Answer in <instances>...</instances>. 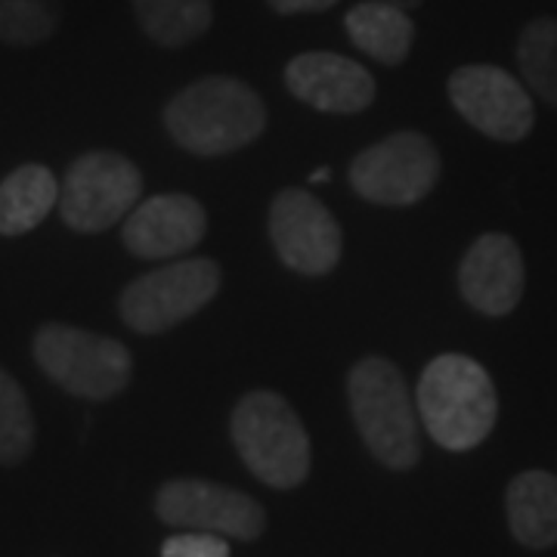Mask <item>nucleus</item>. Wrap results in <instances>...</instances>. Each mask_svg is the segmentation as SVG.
<instances>
[{
	"label": "nucleus",
	"instance_id": "obj_6",
	"mask_svg": "<svg viewBox=\"0 0 557 557\" xmlns=\"http://www.w3.org/2000/svg\"><path fill=\"white\" fill-rule=\"evenodd\" d=\"M220 292V267L211 258H186L134 278L121 292V319L139 335H159L196 317Z\"/></svg>",
	"mask_w": 557,
	"mask_h": 557
},
{
	"label": "nucleus",
	"instance_id": "obj_2",
	"mask_svg": "<svg viewBox=\"0 0 557 557\" xmlns=\"http://www.w3.org/2000/svg\"><path fill=\"white\" fill-rule=\"evenodd\" d=\"M164 127L180 149L211 159L255 143L267 127V109L248 84L214 75L168 102Z\"/></svg>",
	"mask_w": 557,
	"mask_h": 557
},
{
	"label": "nucleus",
	"instance_id": "obj_3",
	"mask_svg": "<svg viewBox=\"0 0 557 557\" xmlns=\"http://www.w3.org/2000/svg\"><path fill=\"white\" fill-rule=\"evenodd\" d=\"M350 409L362 443L381 465L406 471L421 456L418 418L399 369L384 357H366L347 375Z\"/></svg>",
	"mask_w": 557,
	"mask_h": 557
},
{
	"label": "nucleus",
	"instance_id": "obj_11",
	"mask_svg": "<svg viewBox=\"0 0 557 557\" xmlns=\"http://www.w3.org/2000/svg\"><path fill=\"white\" fill-rule=\"evenodd\" d=\"M270 236L288 270L325 276L341 260V226L307 189H282L270 208Z\"/></svg>",
	"mask_w": 557,
	"mask_h": 557
},
{
	"label": "nucleus",
	"instance_id": "obj_12",
	"mask_svg": "<svg viewBox=\"0 0 557 557\" xmlns=\"http://www.w3.org/2000/svg\"><path fill=\"white\" fill-rule=\"evenodd\" d=\"M523 255L505 233H483L458 267V288L483 317H508L523 298Z\"/></svg>",
	"mask_w": 557,
	"mask_h": 557
},
{
	"label": "nucleus",
	"instance_id": "obj_13",
	"mask_svg": "<svg viewBox=\"0 0 557 557\" xmlns=\"http://www.w3.org/2000/svg\"><path fill=\"white\" fill-rule=\"evenodd\" d=\"M205 208L193 196H152L139 201L124 220V245L131 255L149 260L180 258L205 239Z\"/></svg>",
	"mask_w": 557,
	"mask_h": 557
},
{
	"label": "nucleus",
	"instance_id": "obj_10",
	"mask_svg": "<svg viewBox=\"0 0 557 557\" xmlns=\"http://www.w3.org/2000/svg\"><path fill=\"white\" fill-rule=\"evenodd\" d=\"M449 100L480 134L505 143L527 137L536 121V109L523 84L498 65H461L449 78Z\"/></svg>",
	"mask_w": 557,
	"mask_h": 557
},
{
	"label": "nucleus",
	"instance_id": "obj_21",
	"mask_svg": "<svg viewBox=\"0 0 557 557\" xmlns=\"http://www.w3.org/2000/svg\"><path fill=\"white\" fill-rule=\"evenodd\" d=\"M62 0H0V40L32 47L60 28Z\"/></svg>",
	"mask_w": 557,
	"mask_h": 557
},
{
	"label": "nucleus",
	"instance_id": "obj_23",
	"mask_svg": "<svg viewBox=\"0 0 557 557\" xmlns=\"http://www.w3.org/2000/svg\"><path fill=\"white\" fill-rule=\"evenodd\" d=\"M338 0H270V7L276 10V13H322V10H329V7H335Z\"/></svg>",
	"mask_w": 557,
	"mask_h": 557
},
{
	"label": "nucleus",
	"instance_id": "obj_5",
	"mask_svg": "<svg viewBox=\"0 0 557 557\" xmlns=\"http://www.w3.org/2000/svg\"><path fill=\"white\" fill-rule=\"evenodd\" d=\"M32 350L47 379L65 394L94 403L121 394L134 372L131 350L121 341L62 322L40 325Z\"/></svg>",
	"mask_w": 557,
	"mask_h": 557
},
{
	"label": "nucleus",
	"instance_id": "obj_7",
	"mask_svg": "<svg viewBox=\"0 0 557 557\" xmlns=\"http://www.w3.org/2000/svg\"><path fill=\"white\" fill-rule=\"evenodd\" d=\"M137 164L115 152H87L69 164L60 183V218L75 233H102L139 205Z\"/></svg>",
	"mask_w": 557,
	"mask_h": 557
},
{
	"label": "nucleus",
	"instance_id": "obj_9",
	"mask_svg": "<svg viewBox=\"0 0 557 557\" xmlns=\"http://www.w3.org/2000/svg\"><path fill=\"white\" fill-rule=\"evenodd\" d=\"M156 515L174 530L214 533L223 539L255 542L267 527L258 498L211 480H171L156 496Z\"/></svg>",
	"mask_w": 557,
	"mask_h": 557
},
{
	"label": "nucleus",
	"instance_id": "obj_20",
	"mask_svg": "<svg viewBox=\"0 0 557 557\" xmlns=\"http://www.w3.org/2000/svg\"><path fill=\"white\" fill-rule=\"evenodd\" d=\"M35 446V416L22 384L0 366V465H20Z\"/></svg>",
	"mask_w": 557,
	"mask_h": 557
},
{
	"label": "nucleus",
	"instance_id": "obj_19",
	"mask_svg": "<svg viewBox=\"0 0 557 557\" xmlns=\"http://www.w3.org/2000/svg\"><path fill=\"white\" fill-rule=\"evenodd\" d=\"M518 62L527 84L548 106H557V20H536L523 28Z\"/></svg>",
	"mask_w": 557,
	"mask_h": 557
},
{
	"label": "nucleus",
	"instance_id": "obj_18",
	"mask_svg": "<svg viewBox=\"0 0 557 557\" xmlns=\"http://www.w3.org/2000/svg\"><path fill=\"white\" fill-rule=\"evenodd\" d=\"M139 28L161 47H186L199 40L214 20L211 0H134Z\"/></svg>",
	"mask_w": 557,
	"mask_h": 557
},
{
	"label": "nucleus",
	"instance_id": "obj_1",
	"mask_svg": "<svg viewBox=\"0 0 557 557\" xmlns=\"http://www.w3.org/2000/svg\"><path fill=\"white\" fill-rule=\"evenodd\" d=\"M418 416L443 449L468 453L496 428V384L478 359L443 354L421 372Z\"/></svg>",
	"mask_w": 557,
	"mask_h": 557
},
{
	"label": "nucleus",
	"instance_id": "obj_17",
	"mask_svg": "<svg viewBox=\"0 0 557 557\" xmlns=\"http://www.w3.org/2000/svg\"><path fill=\"white\" fill-rule=\"evenodd\" d=\"M60 205V183L44 164H22L0 183V236H25Z\"/></svg>",
	"mask_w": 557,
	"mask_h": 557
},
{
	"label": "nucleus",
	"instance_id": "obj_4",
	"mask_svg": "<svg viewBox=\"0 0 557 557\" xmlns=\"http://www.w3.org/2000/svg\"><path fill=\"white\" fill-rule=\"evenodd\" d=\"M233 443L267 486L295 490L310 474V437L300 416L273 391H255L233 409Z\"/></svg>",
	"mask_w": 557,
	"mask_h": 557
},
{
	"label": "nucleus",
	"instance_id": "obj_8",
	"mask_svg": "<svg viewBox=\"0 0 557 557\" xmlns=\"http://www.w3.org/2000/svg\"><path fill=\"white\" fill-rule=\"evenodd\" d=\"M440 177L437 146L421 134L403 131L384 137L350 164V183L359 196L372 205H416Z\"/></svg>",
	"mask_w": 557,
	"mask_h": 557
},
{
	"label": "nucleus",
	"instance_id": "obj_22",
	"mask_svg": "<svg viewBox=\"0 0 557 557\" xmlns=\"http://www.w3.org/2000/svg\"><path fill=\"white\" fill-rule=\"evenodd\" d=\"M161 557H230V545L214 533L183 530L161 545Z\"/></svg>",
	"mask_w": 557,
	"mask_h": 557
},
{
	"label": "nucleus",
	"instance_id": "obj_15",
	"mask_svg": "<svg viewBox=\"0 0 557 557\" xmlns=\"http://www.w3.org/2000/svg\"><path fill=\"white\" fill-rule=\"evenodd\" d=\"M508 527L527 548L557 545V478L548 471H523L505 493Z\"/></svg>",
	"mask_w": 557,
	"mask_h": 557
},
{
	"label": "nucleus",
	"instance_id": "obj_25",
	"mask_svg": "<svg viewBox=\"0 0 557 557\" xmlns=\"http://www.w3.org/2000/svg\"><path fill=\"white\" fill-rule=\"evenodd\" d=\"M391 3H397V7H403V10H416L421 0H391Z\"/></svg>",
	"mask_w": 557,
	"mask_h": 557
},
{
	"label": "nucleus",
	"instance_id": "obj_14",
	"mask_svg": "<svg viewBox=\"0 0 557 557\" xmlns=\"http://www.w3.org/2000/svg\"><path fill=\"white\" fill-rule=\"evenodd\" d=\"M285 84L319 112L354 115L375 100V78L359 62L338 53H300L285 65Z\"/></svg>",
	"mask_w": 557,
	"mask_h": 557
},
{
	"label": "nucleus",
	"instance_id": "obj_24",
	"mask_svg": "<svg viewBox=\"0 0 557 557\" xmlns=\"http://www.w3.org/2000/svg\"><path fill=\"white\" fill-rule=\"evenodd\" d=\"M329 177H332V171H329V168H319V171H313V174H310V180H313V183H325Z\"/></svg>",
	"mask_w": 557,
	"mask_h": 557
},
{
	"label": "nucleus",
	"instance_id": "obj_16",
	"mask_svg": "<svg viewBox=\"0 0 557 557\" xmlns=\"http://www.w3.org/2000/svg\"><path fill=\"white\" fill-rule=\"evenodd\" d=\"M344 28L359 50L381 65H399L409 57L412 40H416V25L409 20V13L391 0L357 3L344 16Z\"/></svg>",
	"mask_w": 557,
	"mask_h": 557
}]
</instances>
